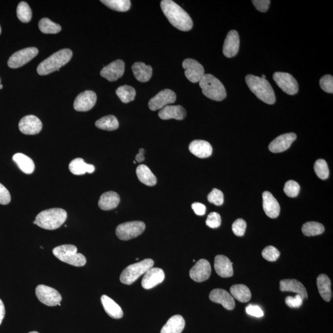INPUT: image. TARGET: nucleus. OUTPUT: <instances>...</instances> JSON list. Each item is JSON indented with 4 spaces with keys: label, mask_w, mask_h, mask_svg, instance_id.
Returning a JSON list of instances; mask_svg holds the SVG:
<instances>
[{
    "label": "nucleus",
    "mask_w": 333,
    "mask_h": 333,
    "mask_svg": "<svg viewBox=\"0 0 333 333\" xmlns=\"http://www.w3.org/2000/svg\"><path fill=\"white\" fill-rule=\"evenodd\" d=\"M161 7L171 25L180 31L187 32L193 28V23L190 15L172 0H163Z\"/></svg>",
    "instance_id": "1"
},
{
    "label": "nucleus",
    "mask_w": 333,
    "mask_h": 333,
    "mask_svg": "<svg viewBox=\"0 0 333 333\" xmlns=\"http://www.w3.org/2000/svg\"><path fill=\"white\" fill-rule=\"evenodd\" d=\"M246 82L251 91L261 101L268 104L275 103L276 97L271 83L262 77L248 75Z\"/></svg>",
    "instance_id": "2"
},
{
    "label": "nucleus",
    "mask_w": 333,
    "mask_h": 333,
    "mask_svg": "<svg viewBox=\"0 0 333 333\" xmlns=\"http://www.w3.org/2000/svg\"><path fill=\"white\" fill-rule=\"evenodd\" d=\"M68 218L67 212L59 208L46 210L38 214L34 224L42 229L54 230L59 229Z\"/></svg>",
    "instance_id": "3"
},
{
    "label": "nucleus",
    "mask_w": 333,
    "mask_h": 333,
    "mask_svg": "<svg viewBox=\"0 0 333 333\" xmlns=\"http://www.w3.org/2000/svg\"><path fill=\"white\" fill-rule=\"evenodd\" d=\"M72 57L73 52L70 49L59 50L38 65L37 73L40 76H46L56 71H59L60 68L70 61Z\"/></svg>",
    "instance_id": "4"
},
{
    "label": "nucleus",
    "mask_w": 333,
    "mask_h": 333,
    "mask_svg": "<svg viewBox=\"0 0 333 333\" xmlns=\"http://www.w3.org/2000/svg\"><path fill=\"white\" fill-rule=\"evenodd\" d=\"M199 83L203 94L211 100L221 101L227 97L226 90L223 84L212 75L205 74Z\"/></svg>",
    "instance_id": "5"
},
{
    "label": "nucleus",
    "mask_w": 333,
    "mask_h": 333,
    "mask_svg": "<svg viewBox=\"0 0 333 333\" xmlns=\"http://www.w3.org/2000/svg\"><path fill=\"white\" fill-rule=\"evenodd\" d=\"M53 253L62 262L75 267L84 266L86 262L85 257L77 253V248L74 245L59 246L53 249Z\"/></svg>",
    "instance_id": "6"
},
{
    "label": "nucleus",
    "mask_w": 333,
    "mask_h": 333,
    "mask_svg": "<svg viewBox=\"0 0 333 333\" xmlns=\"http://www.w3.org/2000/svg\"><path fill=\"white\" fill-rule=\"evenodd\" d=\"M153 265L154 261L151 259H146L141 262L131 264L122 272L120 280L123 284L130 285L151 269Z\"/></svg>",
    "instance_id": "7"
},
{
    "label": "nucleus",
    "mask_w": 333,
    "mask_h": 333,
    "mask_svg": "<svg viewBox=\"0 0 333 333\" xmlns=\"http://www.w3.org/2000/svg\"><path fill=\"white\" fill-rule=\"evenodd\" d=\"M145 224L143 221L125 222L117 227L116 235L123 241H128L140 236L145 231Z\"/></svg>",
    "instance_id": "8"
},
{
    "label": "nucleus",
    "mask_w": 333,
    "mask_h": 333,
    "mask_svg": "<svg viewBox=\"0 0 333 333\" xmlns=\"http://www.w3.org/2000/svg\"><path fill=\"white\" fill-rule=\"evenodd\" d=\"M36 296L41 303L50 307L61 305L62 297L58 291L46 285L40 284L36 287Z\"/></svg>",
    "instance_id": "9"
},
{
    "label": "nucleus",
    "mask_w": 333,
    "mask_h": 333,
    "mask_svg": "<svg viewBox=\"0 0 333 333\" xmlns=\"http://www.w3.org/2000/svg\"><path fill=\"white\" fill-rule=\"evenodd\" d=\"M38 54L37 48L31 47L18 51L13 54L8 60L9 67L17 69L25 65L34 59Z\"/></svg>",
    "instance_id": "10"
},
{
    "label": "nucleus",
    "mask_w": 333,
    "mask_h": 333,
    "mask_svg": "<svg viewBox=\"0 0 333 333\" xmlns=\"http://www.w3.org/2000/svg\"><path fill=\"white\" fill-rule=\"evenodd\" d=\"M277 85L287 95H296L299 91L298 82L292 75L285 73H275L273 76Z\"/></svg>",
    "instance_id": "11"
},
{
    "label": "nucleus",
    "mask_w": 333,
    "mask_h": 333,
    "mask_svg": "<svg viewBox=\"0 0 333 333\" xmlns=\"http://www.w3.org/2000/svg\"><path fill=\"white\" fill-rule=\"evenodd\" d=\"M183 68L185 70V74L192 83L199 82L205 76V69L196 60L187 59L183 62Z\"/></svg>",
    "instance_id": "12"
},
{
    "label": "nucleus",
    "mask_w": 333,
    "mask_h": 333,
    "mask_svg": "<svg viewBox=\"0 0 333 333\" xmlns=\"http://www.w3.org/2000/svg\"><path fill=\"white\" fill-rule=\"evenodd\" d=\"M176 99L175 92L169 89L164 90L150 100L148 106L153 111L162 109L168 104L175 103Z\"/></svg>",
    "instance_id": "13"
},
{
    "label": "nucleus",
    "mask_w": 333,
    "mask_h": 333,
    "mask_svg": "<svg viewBox=\"0 0 333 333\" xmlns=\"http://www.w3.org/2000/svg\"><path fill=\"white\" fill-rule=\"evenodd\" d=\"M97 96L94 92L87 91L81 93L74 101V109L79 112L91 110L97 103Z\"/></svg>",
    "instance_id": "14"
},
{
    "label": "nucleus",
    "mask_w": 333,
    "mask_h": 333,
    "mask_svg": "<svg viewBox=\"0 0 333 333\" xmlns=\"http://www.w3.org/2000/svg\"><path fill=\"white\" fill-rule=\"evenodd\" d=\"M212 272L211 264L206 259L198 260L194 266L190 270V278L194 281H205L210 277Z\"/></svg>",
    "instance_id": "15"
},
{
    "label": "nucleus",
    "mask_w": 333,
    "mask_h": 333,
    "mask_svg": "<svg viewBox=\"0 0 333 333\" xmlns=\"http://www.w3.org/2000/svg\"><path fill=\"white\" fill-rule=\"evenodd\" d=\"M124 71V62L121 59H118L105 66L101 71L100 74L109 82H115L123 76Z\"/></svg>",
    "instance_id": "16"
},
{
    "label": "nucleus",
    "mask_w": 333,
    "mask_h": 333,
    "mask_svg": "<svg viewBox=\"0 0 333 333\" xmlns=\"http://www.w3.org/2000/svg\"><path fill=\"white\" fill-rule=\"evenodd\" d=\"M42 127L43 125L40 120L37 117L33 115L24 117L19 123L20 131L28 136H34L40 133Z\"/></svg>",
    "instance_id": "17"
},
{
    "label": "nucleus",
    "mask_w": 333,
    "mask_h": 333,
    "mask_svg": "<svg viewBox=\"0 0 333 333\" xmlns=\"http://www.w3.org/2000/svg\"><path fill=\"white\" fill-rule=\"evenodd\" d=\"M297 139L295 134L289 133L281 135L276 138L270 144L269 148L270 151L274 153H279L286 151L290 148L292 143Z\"/></svg>",
    "instance_id": "18"
},
{
    "label": "nucleus",
    "mask_w": 333,
    "mask_h": 333,
    "mask_svg": "<svg viewBox=\"0 0 333 333\" xmlns=\"http://www.w3.org/2000/svg\"><path fill=\"white\" fill-rule=\"evenodd\" d=\"M165 278L163 270L159 268L150 269L142 279V285L144 289L150 290L163 283Z\"/></svg>",
    "instance_id": "19"
},
{
    "label": "nucleus",
    "mask_w": 333,
    "mask_h": 333,
    "mask_svg": "<svg viewBox=\"0 0 333 333\" xmlns=\"http://www.w3.org/2000/svg\"><path fill=\"white\" fill-rule=\"evenodd\" d=\"M211 301L220 304L227 310H232L235 307V300L227 291L222 289L212 290L209 295Z\"/></svg>",
    "instance_id": "20"
},
{
    "label": "nucleus",
    "mask_w": 333,
    "mask_h": 333,
    "mask_svg": "<svg viewBox=\"0 0 333 333\" xmlns=\"http://www.w3.org/2000/svg\"><path fill=\"white\" fill-rule=\"evenodd\" d=\"M239 49V37L238 33L232 30L227 34L226 40H225L223 47L224 55L227 58H233L238 54Z\"/></svg>",
    "instance_id": "21"
},
{
    "label": "nucleus",
    "mask_w": 333,
    "mask_h": 333,
    "mask_svg": "<svg viewBox=\"0 0 333 333\" xmlns=\"http://www.w3.org/2000/svg\"><path fill=\"white\" fill-rule=\"evenodd\" d=\"M262 197L263 208L266 215L272 218L278 217L280 212V206L278 201L269 191L263 192Z\"/></svg>",
    "instance_id": "22"
},
{
    "label": "nucleus",
    "mask_w": 333,
    "mask_h": 333,
    "mask_svg": "<svg viewBox=\"0 0 333 333\" xmlns=\"http://www.w3.org/2000/svg\"><path fill=\"white\" fill-rule=\"evenodd\" d=\"M214 269L222 278H229L233 275V263L224 255H218L215 257Z\"/></svg>",
    "instance_id": "23"
},
{
    "label": "nucleus",
    "mask_w": 333,
    "mask_h": 333,
    "mask_svg": "<svg viewBox=\"0 0 333 333\" xmlns=\"http://www.w3.org/2000/svg\"><path fill=\"white\" fill-rule=\"evenodd\" d=\"M189 149L192 154L199 158H207L212 154V147L205 140H194L190 144Z\"/></svg>",
    "instance_id": "24"
},
{
    "label": "nucleus",
    "mask_w": 333,
    "mask_h": 333,
    "mask_svg": "<svg viewBox=\"0 0 333 333\" xmlns=\"http://www.w3.org/2000/svg\"><path fill=\"white\" fill-rule=\"evenodd\" d=\"M281 292L295 293L301 296L302 299H307V290L301 282L296 280H283L280 281Z\"/></svg>",
    "instance_id": "25"
},
{
    "label": "nucleus",
    "mask_w": 333,
    "mask_h": 333,
    "mask_svg": "<svg viewBox=\"0 0 333 333\" xmlns=\"http://www.w3.org/2000/svg\"><path fill=\"white\" fill-rule=\"evenodd\" d=\"M187 116V112L182 106H166L161 109L159 116L161 119L169 120L174 119L182 121Z\"/></svg>",
    "instance_id": "26"
},
{
    "label": "nucleus",
    "mask_w": 333,
    "mask_h": 333,
    "mask_svg": "<svg viewBox=\"0 0 333 333\" xmlns=\"http://www.w3.org/2000/svg\"><path fill=\"white\" fill-rule=\"evenodd\" d=\"M119 195L114 191H108L101 195L98 206L103 211H110L117 208L120 203Z\"/></svg>",
    "instance_id": "27"
},
{
    "label": "nucleus",
    "mask_w": 333,
    "mask_h": 333,
    "mask_svg": "<svg viewBox=\"0 0 333 333\" xmlns=\"http://www.w3.org/2000/svg\"><path fill=\"white\" fill-rule=\"evenodd\" d=\"M101 301L105 312L113 319H120L124 316L121 307L109 297L103 295Z\"/></svg>",
    "instance_id": "28"
},
{
    "label": "nucleus",
    "mask_w": 333,
    "mask_h": 333,
    "mask_svg": "<svg viewBox=\"0 0 333 333\" xmlns=\"http://www.w3.org/2000/svg\"><path fill=\"white\" fill-rule=\"evenodd\" d=\"M134 76L140 82H146L151 79L152 75L151 66L147 65L143 62H136L132 65Z\"/></svg>",
    "instance_id": "29"
},
{
    "label": "nucleus",
    "mask_w": 333,
    "mask_h": 333,
    "mask_svg": "<svg viewBox=\"0 0 333 333\" xmlns=\"http://www.w3.org/2000/svg\"><path fill=\"white\" fill-rule=\"evenodd\" d=\"M185 321L180 315H176L167 321L161 333H181L185 328Z\"/></svg>",
    "instance_id": "30"
},
{
    "label": "nucleus",
    "mask_w": 333,
    "mask_h": 333,
    "mask_svg": "<svg viewBox=\"0 0 333 333\" xmlns=\"http://www.w3.org/2000/svg\"><path fill=\"white\" fill-rule=\"evenodd\" d=\"M317 284L321 297L326 302L331 301V282L328 276L325 274L320 275L317 278Z\"/></svg>",
    "instance_id": "31"
},
{
    "label": "nucleus",
    "mask_w": 333,
    "mask_h": 333,
    "mask_svg": "<svg viewBox=\"0 0 333 333\" xmlns=\"http://www.w3.org/2000/svg\"><path fill=\"white\" fill-rule=\"evenodd\" d=\"M69 168L71 172L75 175H82L86 173H92L95 170L94 166L85 163L82 158H76L72 161Z\"/></svg>",
    "instance_id": "32"
},
{
    "label": "nucleus",
    "mask_w": 333,
    "mask_h": 333,
    "mask_svg": "<svg viewBox=\"0 0 333 333\" xmlns=\"http://www.w3.org/2000/svg\"><path fill=\"white\" fill-rule=\"evenodd\" d=\"M138 179L139 181L149 187H153L157 184V177L152 172L148 166L145 165H140L136 171Z\"/></svg>",
    "instance_id": "33"
},
{
    "label": "nucleus",
    "mask_w": 333,
    "mask_h": 333,
    "mask_svg": "<svg viewBox=\"0 0 333 333\" xmlns=\"http://www.w3.org/2000/svg\"><path fill=\"white\" fill-rule=\"evenodd\" d=\"M14 163L17 165L21 171L26 174H31L34 172L35 165L34 161L23 153H17L13 157Z\"/></svg>",
    "instance_id": "34"
},
{
    "label": "nucleus",
    "mask_w": 333,
    "mask_h": 333,
    "mask_svg": "<svg viewBox=\"0 0 333 333\" xmlns=\"http://www.w3.org/2000/svg\"><path fill=\"white\" fill-rule=\"evenodd\" d=\"M230 293L233 298L243 303L250 301L251 298L250 290L244 284L233 285L230 287Z\"/></svg>",
    "instance_id": "35"
},
{
    "label": "nucleus",
    "mask_w": 333,
    "mask_h": 333,
    "mask_svg": "<svg viewBox=\"0 0 333 333\" xmlns=\"http://www.w3.org/2000/svg\"><path fill=\"white\" fill-rule=\"evenodd\" d=\"M96 127L101 130L113 131L119 128L118 119L115 116L110 115L103 117L95 122Z\"/></svg>",
    "instance_id": "36"
},
{
    "label": "nucleus",
    "mask_w": 333,
    "mask_h": 333,
    "mask_svg": "<svg viewBox=\"0 0 333 333\" xmlns=\"http://www.w3.org/2000/svg\"><path fill=\"white\" fill-rule=\"evenodd\" d=\"M116 94L122 103H128L134 100L136 96V91L132 86L123 85L117 89Z\"/></svg>",
    "instance_id": "37"
},
{
    "label": "nucleus",
    "mask_w": 333,
    "mask_h": 333,
    "mask_svg": "<svg viewBox=\"0 0 333 333\" xmlns=\"http://www.w3.org/2000/svg\"><path fill=\"white\" fill-rule=\"evenodd\" d=\"M325 231V228L322 224L317 221H308L303 225L302 232L304 235L307 236H313L321 235Z\"/></svg>",
    "instance_id": "38"
},
{
    "label": "nucleus",
    "mask_w": 333,
    "mask_h": 333,
    "mask_svg": "<svg viewBox=\"0 0 333 333\" xmlns=\"http://www.w3.org/2000/svg\"><path fill=\"white\" fill-rule=\"evenodd\" d=\"M39 29L43 34H56L61 31V27L48 18H43L38 24Z\"/></svg>",
    "instance_id": "39"
},
{
    "label": "nucleus",
    "mask_w": 333,
    "mask_h": 333,
    "mask_svg": "<svg viewBox=\"0 0 333 333\" xmlns=\"http://www.w3.org/2000/svg\"><path fill=\"white\" fill-rule=\"evenodd\" d=\"M101 2L111 10L116 11H127L131 7V2L129 0H102Z\"/></svg>",
    "instance_id": "40"
},
{
    "label": "nucleus",
    "mask_w": 333,
    "mask_h": 333,
    "mask_svg": "<svg viewBox=\"0 0 333 333\" xmlns=\"http://www.w3.org/2000/svg\"><path fill=\"white\" fill-rule=\"evenodd\" d=\"M17 16L21 22L28 23L31 21L32 12L31 8L27 3L22 2L17 6Z\"/></svg>",
    "instance_id": "41"
},
{
    "label": "nucleus",
    "mask_w": 333,
    "mask_h": 333,
    "mask_svg": "<svg viewBox=\"0 0 333 333\" xmlns=\"http://www.w3.org/2000/svg\"><path fill=\"white\" fill-rule=\"evenodd\" d=\"M314 170L320 179L326 180L328 178L329 171L328 164L325 160H317L314 164Z\"/></svg>",
    "instance_id": "42"
},
{
    "label": "nucleus",
    "mask_w": 333,
    "mask_h": 333,
    "mask_svg": "<svg viewBox=\"0 0 333 333\" xmlns=\"http://www.w3.org/2000/svg\"><path fill=\"white\" fill-rule=\"evenodd\" d=\"M300 185L298 182L294 181H287L285 184L284 191L287 196L290 197H295L299 193Z\"/></svg>",
    "instance_id": "43"
},
{
    "label": "nucleus",
    "mask_w": 333,
    "mask_h": 333,
    "mask_svg": "<svg viewBox=\"0 0 333 333\" xmlns=\"http://www.w3.org/2000/svg\"><path fill=\"white\" fill-rule=\"evenodd\" d=\"M262 257L269 262H275L280 256V251L277 248L272 246L266 247L262 251Z\"/></svg>",
    "instance_id": "44"
},
{
    "label": "nucleus",
    "mask_w": 333,
    "mask_h": 333,
    "mask_svg": "<svg viewBox=\"0 0 333 333\" xmlns=\"http://www.w3.org/2000/svg\"><path fill=\"white\" fill-rule=\"evenodd\" d=\"M210 203L214 204L216 206H221L224 202V193L218 189H213L208 196Z\"/></svg>",
    "instance_id": "45"
},
{
    "label": "nucleus",
    "mask_w": 333,
    "mask_h": 333,
    "mask_svg": "<svg viewBox=\"0 0 333 333\" xmlns=\"http://www.w3.org/2000/svg\"><path fill=\"white\" fill-rule=\"evenodd\" d=\"M247 224L242 218L237 219L232 225V230L235 235L242 236L245 235Z\"/></svg>",
    "instance_id": "46"
},
{
    "label": "nucleus",
    "mask_w": 333,
    "mask_h": 333,
    "mask_svg": "<svg viewBox=\"0 0 333 333\" xmlns=\"http://www.w3.org/2000/svg\"><path fill=\"white\" fill-rule=\"evenodd\" d=\"M321 88L328 94L333 93V77L330 75H326L320 80Z\"/></svg>",
    "instance_id": "47"
},
{
    "label": "nucleus",
    "mask_w": 333,
    "mask_h": 333,
    "mask_svg": "<svg viewBox=\"0 0 333 333\" xmlns=\"http://www.w3.org/2000/svg\"><path fill=\"white\" fill-rule=\"evenodd\" d=\"M221 223V217L217 212H211L207 218L206 224L211 229H217L220 226Z\"/></svg>",
    "instance_id": "48"
},
{
    "label": "nucleus",
    "mask_w": 333,
    "mask_h": 333,
    "mask_svg": "<svg viewBox=\"0 0 333 333\" xmlns=\"http://www.w3.org/2000/svg\"><path fill=\"white\" fill-rule=\"evenodd\" d=\"M11 202L10 192L4 185L0 184V205H7Z\"/></svg>",
    "instance_id": "49"
},
{
    "label": "nucleus",
    "mask_w": 333,
    "mask_h": 333,
    "mask_svg": "<svg viewBox=\"0 0 333 333\" xmlns=\"http://www.w3.org/2000/svg\"><path fill=\"white\" fill-rule=\"evenodd\" d=\"M303 299L301 296L297 295L295 298L293 297L288 296L285 300V302L287 306L291 308H299L301 307L302 304Z\"/></svg>",
    "instance_id": "50"
},
{
    "label": "nucleus",
    "mask_w": 333,
    "mask_h": 333,
    "mask_svg": "<svg viewBox=\"0 0 333 333\" xmlns=\"http://www.w3.org/2000/svg\"><path fill=\"white\" fill-rule=\"evenodd\" d=\"M252 2L256 10L262 12V13H265L269 10V6L271 3L270 0H253Z\"/></svg>",
    "instance_id": "51"
},
{
    "label": "nucleus",
    "mask_w": 333,
    "mask_h": 333,
    "mask_svg": "<svg viewBox=\"0 0 333 333\" xmlns=\"http://www.w3.org/2000/svg\"><path fill=\"white\" fill-rule=\"evenodd\" d=\"M246 310H247V314L250 316L258 318L263 316L262 308L258 305H249Z\"/></svg>",
    "instance_id": "52"
},
{
    "label": "nucleus",
    "mask_w": 333,
    "mask_h": 333,
    "mask_svg": "<svg viewBox=\"0 0 333 333\" xmlns=\"http://www.w3.org/2000/svg\"><path fill=\"white\" fill-rule=\"evenodd\" d=\"M195 214L197 215L202 216L206 214V208L205 205L199 203H194L191 205Z\"/></svg>",
    "instance_id": "53"
},
{
    "label": "nucleus",
    "mask_w": 333,
    "mask_h": 333,
    "mask_svg": "<svg viewBox=\"0 0 333 333\" xmlns=\"http://www.w3.org/2000/svg\"><path fill=\"white\" fill-rule=\"evenodd\" d=\"M5 316V308L4 302L0 299V325L2 323Z\"/></svg>",
    "instance_id": "54"
},
{
    "label": "nucleus",
    "mask_w": 333,
    "mask_h": 333,
    "mask_svg": "<svg viewBox=\"0 0 333 333\" xmlns=\"http://www.w3.org/2000/svg\"><path fill=\"white\" fill-rule=\"evenodd\" d=\"M144 153H145V149L143 148H141L139 150V154H137L136 157V161H137L138 163H141V162H143L144 160H145Z\"/></svg>",
    "instance_id": "55"
},
{
    "label": "nucleus",
    "mask_w": 333,
    "mask_h": 333,
    "mask_svg": "<svg viewBox=\"0 0 333 333\" xmlns=\"http://www.w3.org/2000/svg\"><path fill=\"white\" fill-rule=\"evenodd\" d=\"M3 88H4V86H3V85L1 84V85H0V90L2 89Z\"/></svg>",
    "instance_id": "56"
},
{
    "label": "nucleus",
    "mask_w": 333,
    "mask_h": 333,
    "mask_svg": "<svg viewBox=\"0 0 333 333\" xmlns=\"http://www.w3.org/2000/svg\"><path fill=\"white\" fill-rule=\"evenodd\" d=\"M262 79H265V75H262Z\"/></svg>",
    "instance_id": "57"
},
{
    "label": "nucleus",
    "mask_w": 333,
    "mask_h": 333,
    "mask_svg": "<svg viewBox=\"0 0 333 333\" xmlns=\"http://www.w3.org/2000/svg\"><path fill=\"white\" fill-rule=\"evenodd\" d=\"M29 333H39V332H38L37 331H32V332H30Z\"/></svg>",
    "instance_id": "58"
},
{
    "label": "nucleus",
    "mask_w": 333,
    "mask_h": 333,
    "mask_svg": "<svg viewBox=\"0 0 333 333\" xmlns=\"http://www.w3.org/2000/svg\"><path fill=\"white\" fill-rule=\"evenodd\" d=\"M1 32H2V29H1V27H0V34H1Z\"/></svg>",
    "instance_id": "59"
},
{
    "label": "nucleus",
    "mask_w": 333,
    "mask_h": 333,
    "mask_svg": "<svg viewBox=\"0 0 333 333\" xmlns=\"http://www.w3.org/2000/svg\"><path fill=\"white\" fill-rule=\"evenodd\" d=\"M1 82H2L1 79H0V85H1L2 84Z\"/></svg>",
    "instance_id": "60"
},
{
    "label": "nucleus",
    "mask_w": 333,
    "mask_h": 333,
    "mask_svg": "<svg viewBox=\"0 0 333 333\" xmlns=\"http://www.w3.org/2000/svg\"><path fill=\"white\" fill-rule=\"evenodd\" d=\"M136 260H139V258H137Z\"/></svg>",
    "instance_id": "61"
}]
</instances>
